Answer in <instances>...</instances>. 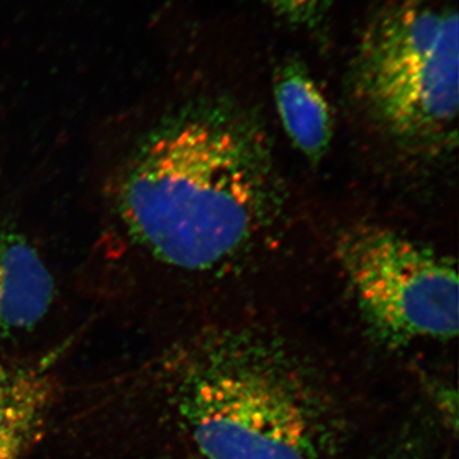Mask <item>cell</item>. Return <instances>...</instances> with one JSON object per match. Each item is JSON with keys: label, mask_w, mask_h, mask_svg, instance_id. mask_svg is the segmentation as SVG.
<instances>
[{"label": "cell", "mask_w": 459, "mask_h": 459, "mask_svg": "<svg viewBox=\"0 0 459 459\" xmlns=\"http://www.w3.org/2000/svg\"><path fill=\"white\" fill-rule=\"evenodd\" d=\"M277 17L289 25L318 31L325 25L331 0H264Z\"/></svg>", "instance_id": "ba28073f"}, {"label": "cell", "mask_w": 459, "mask_h": 459, "mask_svg": "<svg viewBox=\"0 0 459 459\" xmlns=\"http://www.w3.org/2000/svg\"><path fill=\"white\" fill-rule=\"evenodd\" d=\"M175 401L205 459H323L325 403L291 355L264 338L225 333L195 347Z\"/></svg>", "instance_id": "7a4b0ae2"}, {"label": "cell", "mask_w": 459, "mask_h": 459, "mask_svg": "<svg viewBox=\"0 0 459 459\" xmlns=\"http://www.w3.org/2000/svg\"><path fill=\"white\" fill-rule=\"evenodd\" d=\"M12 377H13V376H12L11 373H8L4 368L0 367V394H2L3 392L7 389L9 383H11Z\"/></svg>", "instance_id": "9c48e42d"}, {"label": "cell", "mask_w": 459, "mask_h": 459, "mask_svg": "<svg viewBox=\"0 0 459 459\" xmlns=\"http://www.w3.org/2000/svg\"><path fill=\"white\" fill-rule=\"evenodd\" d=\"M458 14L429 0H389L362 32L353 81L362 102L395 137L435 143L455 134Z\"/></svg>", "instance_id": "3957f363"}, {"label": "cell", "mask_w": 459, "mask_h": 459, "mask_svg": "<svg viewBox=\"0 0 459 459\" xmlns=\"http://www.w3.org/2000/svg\"><path fill=\"white\" fill-rule=\"evenodd\" d=\"M56 394V380L47 371L12 377L0 394V459L20 458L40 437Z\"/></svg>", "instance_id": "52a82bcc"}, {"label": "cell", "mask_w": 459, "mask_h": 459, "mask_svg": "<svg viewBox=\"0 0 459 459\" xmlns=\"http://www.w3.org/2000/svg\"><path fill=\"white\" fill-rule=\"evenodd\" d=\"M281 122L296 148L316 161L327 152L333 120L327 100L301 63L281 65L274 82Z\"/></svg>", "instance_id": "8992f818"}, {"label": "cell", "mask_w": 459, "mask_h": 459, "mask_svg": "<svg viewBox=\"0 0 459 459\" xmlns=\"http://www.w3.org/2000/svg\"><path fill=\"white\" fill-rule=\"evenodd\" d=\"M337 255L368 323L386 342L458 333L455 264L377 225H358L338 240Z\"/></svg>", "instance_id": "277c9868"}, {"label": "cell", "mask_w": 459, "mask_h": 459, "mask_svg": "<svg viewBox=\"0 0 459 459\" xmlns=\"http://www.w3.org/2000/svg\"><path fill=\"white\" fill-rule=\"evenodd\" d=\"M54 295L53 274L40 253L22 235L0 229V340L36 327Z\"/></svg>", "instance_id": "5b68a950"}, {"label": "cell", "mask_w": 459, "mask_h": 459, "mask_svg": "<svg viewBox=\"0 0 459 459\" xmlns=\"http://www.w3.org/2000/svg\"><path fill=\"white\" fill-rule=\"evenodd\" d=\"M385 459H407V458L406 457H401V455H394V457L385 458Z\"/></svg>", "instance_id": "30bf717a"}, {"label": "cell", "mask_w": 459, "mask_h": 459, "mask_svg": "<svg viewBox=\"0 0 459 459\" xmlns=\"http://www.w3.org/2000/svg\"><path fill=\"white\" fill-rule=\"evenodd\" d=\"M271 189L255 134L223 114L195 113L165 124L137 148L117 202L129 234L151 255L204 271L255 238Z\"/></svg>", "instance_id": "6da1fadb"}]
</instances>
